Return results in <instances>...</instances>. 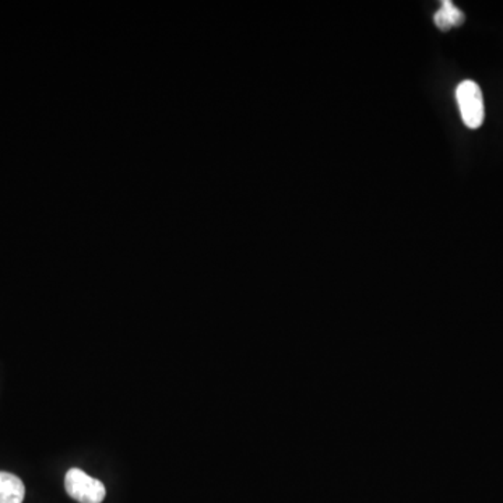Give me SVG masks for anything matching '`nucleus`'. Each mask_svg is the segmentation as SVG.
<instances>
[{"mask_svg": "<svg viewBox=\"0 0 503 503\" xmlns=\"http://www.w3.org/2000/svg\"><path fill=\"white\" fill-rule=\"evenodd\" d=\"M441 5V9L444 10L452 27H460V26L465 25V13L457 9V7L453 5V2H450V0H444Z\"/></svg>", "mask_w": 503, "mask_h": 503, "instance_id": "obj_4", "label": "nucleus"}, {"mask_svg": "<svg viewBox=\"0 0 503 503\" xmlns=\"http://www.w3.org/2000/svg\"><path fill=\"white\" fill-rule=\"evenodd\" d=\"M66 492L80 503H101L107 495L104 484L80 468H70L65 477Z\"/></svg>", "mask_w": 503, "mask_h": 503, "instance_id": "obj_2", "label": "nucleus"}, {"mask_svg": "<svg viewBox=\"0 0 503 503\" xmlns=\"http://www.w3.org/2000/svg\"><path fill=\"white\" fill-rule=\"evenodd\" d=\"M434 21H435L436 27H438L441 31H445V33L452 28L449 20H447L446 15H445L444 10L442 9H439L438 12L435 13V16H434Z\"/></svg>", "mask_w": 503, "mask_h": 503, "instance_id": "obj_5", "label": "nucleus"}, {"mask_svg": "<svg viewBox=\"0 0 503 503\" xmlns=\"http://www.w3.org/2000/svg\"><path fill=\"white\" fill-rule=\"evenodd\" d=\"M25 484L15 474L0 471V503H23Z\"/></svg>", "mask_w": 503, "mask_h": 503, "instance_id": "obj_3", "label": "nucleus"}, {"mask_svg": "<svg viewBox=\"0 0 503 503\" xmlns=\"http://www.w3.org/2000/svg\"><path fill=\"white\" fill-rule=\"evenodd\" d=\"M456 100L459 104L462 120L468 129H478L486 118L483 91L473 80H465L456 89Z\"/></svg>", "mask_w": 503, "mask_h": 503, "instance_id": "obj_1", "label": "nucleus"}]
</instances>
